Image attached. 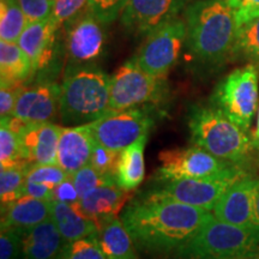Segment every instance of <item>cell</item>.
I'll return each instance as SVG.
<instances>
[{
  "label": "cell",
  "instance_id": "cell-44",
  "mask_svg": "<svg viewBox=\"0 0 259 259\" xmlns=\"http://www.w3.org/2000/svg\"><path fill=\"white\" fill-rule=\"evenodd\" d=\"M239 259H259V254L253 255V257H245V258H239Z\"/></svg>",
  "mask_w": 259,
  "mask_h": 259
},
{
  "label": "cell",
  "instance_id": "cell-34",
  "mask_svg": "<svg viewBox=\"0 0 259 259\" xmlns=\"http://www.w3.org/2000/svg\"><path fill=\"white\" fill-rule=\"evenodd\" d=\"M128 0H89V10L103 24H111L121 16Z\"/></svg>",
  "mask_w": 259,
  "mask_h": 259
},
{
  "label": "cell",
  "instance_id": "cell-33",
  "mask_svg": "<svg viewBox=\"0 0 259 259\" xmlns=\"http://www.w3.org/2000/svg\"><path fill=\"white\" fill-rule=\"evenodd\" d=\"M70 174L58 164H32L28 171L27 181L42 184L56 189L61 181L69 178Z\"/></svg>",
  "mask_w": 259,
  "mask_h": 259
},
{
  "label": "cell",
  "instance_id": "cell-11",
  "mask_svg": "<svg viewBox=\"0 0 259 259\" xmlns=\"http://www.w3.org/2000/svg\"><path fill=\"white\" fill-rule=\"evenodd\" d=\"M240 179L211 178V179H174L160 181V186L144 193V198L173 200L196 208L212 211L216 203L233 184Z\"/></svg>",
  "mask_w": 259,
  "mask_h": 259
},
{
  "label": "cell",
  "instance_id": "cell-3",
  "mask_svg": "<svg viewBox=\"0 0 259 259\" xmlns=\"http://www.w3.org/2000/svg\"><path fill=\"white\" fill-rule=\"evenodd\" d=\"M189 127L194 145L242 168H246L254 158L255 151H259L247 131L215 106L194 109Z\"/></svg>",
  "mask_w": 259,
  "mask_h": 259
},
{
  "label": "cell",
  "instance_id": "cell-38",
  "mask_svg": "<svg viewBox=\"0 0 259 259\" xmlns=\"http://www.w3.org/2000/svg\"><path fill=\"white\" fill-rule=\"evenodd\" d=\"M24 87V85H22ZM22 87L2 85L0 88V120L12 118Z\"/></svg>",
  "mask_w": 259,
  "mask_h": 259
},
{
  "label": "cell",
  "instance_id": "cell-9",
  "mask_svg": "<svg viewBox=\"0 0 259 259\" xmlns=\"http://www.w3.org/2000/svg\"><path fill=\"white\" fill-rule=\"evenodd\" d=\"M163 92V79L151 76L128 60L111 76L109 105L116 112L137 108L158 101Z\"/></svg>",
  "mask_w": 259,
  "mask_h": 259
},
{
  "label": "cell",
  "instance_id": "cell-29",
  "mask_svg": "<svg viewBox=\"0 0 259 259\" xmlns=\"http://www.w3.org/2000/svg\"><path fill=\"white\" fill-rule=\"evenodd\" d=\"M0 164L2 168L30 164L24 160L19 134L14 131L5 121H2L0 125Z\"/></svg>",
  "mask_w": 259,
  "mask_h": 259
},
{
  "label": "cell",
  "instance_id": "cell-26",
  "mask_svg": "<svg viewBox=\"0 0 259 259\" xmlns=\"http://www.w3.org/2000/svg\"><path fill=\"white\" fill-rule=\"evenodd\" d=\"M232 60L246 61L259 69V16L238 25Z\"/></svg>",
  "mask_w": 259,
  "mask_h": 259
},
{
  "label": "cell",
  "instance_id": "cell-7",
  "mask_svg": "<svg viewBox=\"0 0 259 259\" xmlns=\"http://www.w3.org/2000/svg\"><path fill=\"white\" fill-rule=\"evenodd\" d=\"M259 69L246 64L232 71L216 87L212 95V106L225 113L231 120L245 131L250 130L258 106Z\"/></svg>",
  "mask_w": 259,
  "mask_h": 259
},
{
  "label": "cell",
  "instance_id": "cell-22",
  "mask_svg": "<svg viewBox=\"0 0 259 259\" xmlns=\"http://www.w3.org/2000/svg\"><path fill=\"white\" fill-rule=\"evenodd\" d=\"M97 238L107 259H138L134 239L118 216H112L100 223Z\"/></svg>",
  "mask_w": 259,
  "mask_h": 259
},
{
  "label": "cell",
  "instance_id": "cell-18",
  "mask_svg": "<svg viewBox=\"0 0 259 259\" xmlns=\"http://www.w3.org/2000/svg\"><path fill=\"white\" fill-rule=\"evenodd\" d=\"M59 29V25L51 17L29 23L22 32L17 44L31 61L34 71L45 69L53 59Z\"/></svg>",
  "mask_w": 259,
  "mask_h": 259
},
{
  "label": "cell",
  "instance_id": "cell-42",
  "mask_svg": "<svg viewBox=\"0 0 259 259\" xmlns=\"http://www.w3.org/2000/svg\"><path fill=\"white\" fill-rule=\"evenodd\" d=\"M253 141L257 148L259 149V108H258V115H257V127H255V131L253 134Z\"/></svg>",
  "mask_w": 259,
  "mask_h": 259
},
{
  "label": "cell",
  "instance_id": "cell-40",
  "mask_svg": "<svg viewBox=\"0 0 259 259\" xmlns=\"http://www.w3.org/2000/svg\"><path fill=\"white\" fill-rule=\"evenodd\" d=\"M80 199L78 192H77L76 186H74L73 180L71 176L66 178L64 181L54 189L53 200H59L67 204H76Z\"/></svg>",
  "mask_w": 259,
  "mask_h": 259
},
{
  "label": "cell",
  "instance_id": "cell-2",
  "mask_svg": "<svg viewBox=\"0 0 259 259\" xmlns=\"http://www.w3.org/2000/svg\"><path fill=\"white\" fill-rule=\"evenodd\" d=\"M185 45L194 61L219 67L232 60L238 23L227 0L191 3L185 10Z\"/></svg>",
  "mask_w": 259,
  "mask_h": 259
},
{
  "label": "cell",
  "instance_id": "cell-16",
  "mask_svg": "<svg viewBox=\"0 0 259 259\" xmlns=\"http://www.w3.org/2000/svg\"><path fill=\"white\" fill-rule=\"evenodd\" d=\"M61 131L52 121L24 126L19 132L24 160L30 164H56Z\"/></svg>",
  "mask_w": 259,
  "mask_h": 259
},
{
  "label": "cell",
  "instance_id": "cell-19",
  "mask_svg": "<svg viewBox=\"0 0 259 259\" xmlns=\"http://www.w3.org/2000/svg\"><path fill=\"white\" fill-rule=\"evenodd\" d=\"M128 199V192L122 190L116 183L101 185L84 194L76 203V208L96 223L97 228L103 220L118 216Z\"/></svg>",
  "mask_w": 259,
  "mask_h": 259
},
{
  "label": "cell",
  "instance_id": "cell-15",
  "mask_svg": "<svg viewBox=\"0 0 259 259\" xmlns=\"http://www.w3.org/2000/svg\"><path fill=\"white\" fill-rule=\"evenodd\" d=\"M61 87L57 83H41L22 87L12 118L24 124L51 121L59 114Z\"/></svg>",
  "mask_w": 259,
  "mask_h": 259
},
{
  "label": "cell",
  "instance_id": "cell-24",
  "mask_svg": "<svg viewBox=\"0 0 259 259\" xmlns=\"http://www.w3.org/2000/svg\"><path fill=\"white\" fill-rule=\"evenodd\" d=\"M148 136H143L119 154L114 177L115 181L126 192L141 185L145 177L144 148Z\"/></svg>",
  "mask_w": 259,
  "mask_h": 259
},
{
  "label": "cell",
  "instance_id": "cell-23",
  "mask_svg": "<svg viewBox=\"0 0 259 259\" xmlns=\"http://www.w3.org/2000/svg\"><path fill=\"white\" fill-rule=\"evenodd\" d=\"M51 218L56 223L65 242L77 241L97 235L99 233L96 223L85 218L74 204L52 200Z\"/></svg>",
  "mask_w": 259,
  "mask_h": 259
},
{
  "label": "cell",
  "instance_id": "cell-12",
  "mask_svg": "<svg viewBox=\"0 0 259 259\" xmlns=\"http://www.w3.org/2000/svg\"><path fill=\"white\" fill-rule=\"evenodd\" d=\"M259 179L252 176L245 177L226 191L216 203L212 215L231 225L259 229L257 216V196Z\"/></svg>",
  "mask_w": 259,
  "mask_h": 259
},
{
  "label": "cell",
  "instance_id": "cell-8",
  "mask_svg": "<svg viewBox=\"0 0 259 259\" xmlns=\"http://www.w3.org/2000/svg\"><path fill=\"white\" fill-rule=\"evenodd\" d=\"M185 42V21L173 19L148 34L131 60L147 73L164 79L179 60Z\"/></svg>",
  "mask_w": 259,
  "mask_h": 259
},
{
  "label": "cell",
  "instance_id": "cell-27",
  "mask_svg": "<svg viewBox=\"0 0 259 259\" xmlns=\"http://www.w3.org/2000/svg\"><path fill=\"white\" fill-rule=\"evenodd\" d=\"M29 24L17 0H0V38L6 42H18Z\"/></svg>",
  "mask_w": 259,
  "mask_h": 259
},
{
  "label": "cell",
  "instance_id": "cell-20",
  "mask_svg": "<svg viewBox=\"0 0 259 259\" xmlns=\"http://www.w3.org/2000/svg\"><path fill=\"white\" fill-rule=\"evenodd\" d=\"M65 242L52 218L24 229L22 238L23 259H57Z\"/></svg>",
  "mask_w": 259,
  "mask_h": 259
},
{
  "label": "cell",
  "instance_id": "cell-35",
  "mask_svg": "<svg viewBox=\"0 0 259 259\" xmlns=\"http://www.w3.org/2000/svg\"><path fill=\"white\" fill-rule=\"evenodd\" d=\"M24 229L2 228L0 234V259L22 258V238Z\"/></svg>",
  "mask_w": 259,
  "mask_h": 259
},
{
  "label": "cell",
  "instance_id": "cell-28",
  "mask_svg": "<svg viewBox=\"0 0 259 259\" xmlns=\"http://www.w3.org/2000/svg\"><path fill=\"white\" fill-rule=\"evenodd\" d=\"M32 164L2 168L0 170V200L2 205L15 202L23 197L28 171Z\"/></svg>",
  "mask_w": 259,
  "mask_h": 259
},
{
  "label": "cell",
  "instance_id": "cell-32",
  "mask_svg": "<svg viewBox=\"0 0 259 259\" xmlns=\"http://www.w3.org/2000/svg\"><path fill=\"white\" fill-rule=\"evenodd\" d=\"M89 9V0H53L52 18L61 27H66Z\"/></svg>",
  "mask_w": 259,
  "mask_h": 259
},
{
  "label": "cell",
  "instance_id": "cell-41",
  "mask_svg": "<svg viewBox=\"0 0 259 259\" xmlns=\"http://www.w3.org/2000/svg\"><path fill=\"white\" fill-rule=\"evenodd\" d=\"M53 193L54 189H52V187L42 185V184L27 181L23 196L32 197V198L42 200H53Z\"/></svg>",
  "mask_w": 259,
  "mask_h": 259
},
{
  "label": "cell",
  "instance_id": "cell-14",
  "mask_svg": "<svg viewBox=\"0 0 259 259\" xmlns=\"http://www.w3.org/2000/svg\"><path fill=\"white\" fill-rule=\"evenodd\" d=\"M190 0H128L120 16L121 23L137 34H150L177 19Z\"/></svg>",
  "mask_w": 259,
  "mask_h": 259
},
{
  "label": "cell",
  "instance_id": "cell-25",
  "mask_svg": "<svg viewBox=\"0 0 259 259\" xmlns=\"http://www.w3.org/2000/svg\"><path fill=\"white\" fill-rule=\"evenodd\" d=\"M34 72L31 61L17 42H0L2 85L22 87Z\"/></svg>",
  "mask_w": 259,
  "mask_h": 259
},
{
  "label": "cell",
  "instance_id": "cell-39",
  "mask_svg": "<svg viewBox=\"0 0 259 259\" xmlns=\"http://www.w3.org/2000/svg\"><path fill=\"white\" fill-rule=\"evenodd\" d=\"M227 2L234 12L238 25L259 16V0H227Z\"/></svg>",
  "mask_w": 259,
  "mask_h": 259
},
{
  "label": "cell",
  "instance_id": "cell-5",
  "mask_svg": "<svg viewBox=\"0 0 259 259\" xmlns=\"http://www.w3.org/2000/svg\"><path fill=\"white\" fill-rule=\"evenodd\" d=\"M108 77L101 70L82 67L61 84L59 119L65 125L89 124L112 111Z\"/></svg>",
  "mask_w": 259,
  "mask_h": 259
},
{
  "label": "cell",
  "instance_id": "cell-4",
  "mask_svg": "<svg viewBox=\"0 0 259 259\" xmlns=\"http://www.w3.org/2000/svg\"><path fill=\"white\" fill-rule=\"evenodd\" d=\"M259 254V229L231 225L211 215L167 259H239Z\"/></svg>",
  "mask_w": 259,
  "mask_h": 259
},
{
  "label": "cell",
  "instance_id": "cell-43",
  "mask_svg": "<svg viewBox=\"0 0 259 259\" xmlns=\"http://www.w3.org/2000/svg\"><path fill=\"white\" fill-rule=\"evenodd\" d=\"M257 216L259 220V191H258V196H257Z\"/></svg>",
  "mask_w": 259,
  "mask_h": 259
},
{
  "label": "cell",
  "instance_id": "cell-21",
  "mask_svg": "<svg viewBox=\"0 0 259 259\" xmlns=\"http://www.w3.org/2000/svg\"><path fill=\"white\" fill-rule=\"evenodd\" d=\"M52 200L23 196L2 205V228L28 229L51 218Z\"/></svg>",
  "mask_w": 259,
  "mask_h": 259
},
{
  "label": "cell",
  "instance_id": "cell-6",
  "mask_svg": "<svg viewBox=\"0 0 259 259\" xmlns=\"http://www.w3.org/2000/svg\"><path fill=\"white\" fill-rule=\"evenodd\" d=\"M161 167L157 170L158 181L174 179H211V178L248 177V171L238 164L222 160L205 149L193 145L189 148L167 149L158 155Z\"/></svg>",
  "mask_w": 259,
  "mask_h": 259
},
{
  "label": "cell",
  "instance_id": "cell-1",
  "mask_svg": "<svg viewBox=\"0 0 259 259\" xmlns=\"http://www.w3.org/2000/svg\"><path fill=\"white\" fill-rule=\"evenodd\" d=\"M211 211L173 200L141 197L126 206L120 219L138 251L167 259L199 231Z\"/></svg>",
  "mask_w": 259,
  "mask_h": 259
},
{
  "label": "cell",
  "instance_id": "cell-13",
  "mask_svg": "<svg viewBox=\"0 0 259 259\" xmlns=\"http://www.w3.org/2000/svg\"><path fill=\"white\" fill-rule=\"evenodd\" d=\"M103 25L89 9L66 25V53L71 64L84 66L101 58L106 45Z\"/></svg>",
  "mask_w": 259,
  "mask_h": 259
},
{
  "label": "cell",
  "instance_id": "cell-30",
  "mask_svg": "<svg viewBox=\"0 0 259 259\" xmlns=\"http://www.w3.org/2000/svg\"><path fill=\"white\" fill-rule=\"evenodd\" d=\"M57 259H107L100 246L97 235L66 242Z\"/></svg>",
  "mask_w": 259,
  "mask_h": 259
},
{
  "label": "cell",
  "instance_id": "cell-17",
  "mask_svg": "<svg viewBox=\"0 0 259 259\" xmlns=\"http://www.w3.org/2000/svg\"><path fill=\"white\" fill-rule=\"evenodd\" d=\"M95 144L88 124L63 127L58 144L57 164L71 176L90 163Z\"/></svg>",
  "mask_w": 259,
  "mask_h": 259
},
{
  "label": "cell",
  "instance_id": "cell-36",
  "mask_svg": "<svg viewBox=\"0 0 259 259\" xmlns=\"http://www.w3.org/2000/svg\"><path fill=\"white\" fill-rule=\"evenodd\" d=\"M119 154L120 153L109 150V149L105 148L96 142L89 164L95 168L99 173L105 174V176H114Z\"/></svg>",
  "mask_w": 259,
  "mask_h": 259
},
{
  "label": "cell",
  "instance_id": "cell-31",
  "mask_svg": "<svg viewBox=\"0 0 259 259\" xmlns=\"http://www.w3.org/2000/svg\"><path fill=\"white\" fill-rule=\"evenodd\" d=\"M71 178L80 198L96 187L105 185V184L116 183L114 176H105V174L99 173L90 164H87L85 167L74 171L73 174H71Z\"/></svg>",
  "mask_w": 259,
  "mask_h": 259
},
{
  "label": "cell",
  "instance_id": "cell-37",
  "mask_svg": "<svg viewBox=\"0 0 259 259\" xmlns=\"http://www.w3.org/2000/svg\"><path fill=\"white\" fill-rule=\"evenodd\" d=\"M29 23L41 22L52 17L53 0H17Z\"/></svg>",
  "mask_w": 259,
  "mask_h": 259
},
{
  "label": "cell",
  "instance_id": "cell-10",
  "mask_svg": "<svg viewBox=\"0 0 259 259\" xmlns=\"http://www.w3.org/2000/svg\"><path fill=\"white\" fill-rule=\"evenodd\" d=\"M153 125V118L138 108L111 111L88 124L97 143L115 153H121L141 137L148 136Z\"/></svg>",
  "mask_w": 259,
  "mask_h": 259
}]
</instances>
